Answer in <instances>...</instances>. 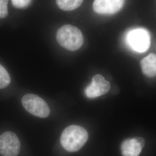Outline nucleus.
Wrapping results in <instances>:
<instances>
[{
	"label": "nucleus",
	"instance_id": "1",
	"mask_svg": "<svg viewBox=\"0 0 156 156\" xmlns=\"http://www.w3.org/2000/svg\"><path fill=\"white\" fill-rule=\"evenodd\" d=\"M88 133L83 127L72 125L62 133L60 143L63 148L69 152L79 151L88 140Z\"/></svg>",
	"mask_w": 156,
	"mask_h": 156
},
{
	"label": "nucleus",
	"instance_id": "2",
	"mask_svg": "<svg viewBox=\"0 0 156 156\" xmlns=\"http://www.w3.org/2000/svg\"><path fill=\"white\" fill-rule=\"evenodd\" d=\"M56 38L62 47L70 51L78 50L83 44V35L80 30L69 24L64 25L58 29Z\"/></svg>",
	"mask_w": 156,
	"mask_h": 156
},
{
	"label": "nucleus",
	"instance_id": "3",
	"mask_svg": "<svg viewBox=\"0 0 156 156\" xmlns=\"http://www.w3.org/2000/svg\"><path fill=\"white\" fill-rule=\"evenodd\" d=\"M126 42L132 50L144 53L150 47L151 35L145 28H134L128 31L126 35Z\"/></svg>",
	"mask_w": 156,
	"mask_h": 156
},
{
	"label": "nucleus",
	"instance_id": "4",
	"mask_svg": "<svg viewBox=\"0 0 156 156\" xmlns=\"http://www.w3.org/2000/svg\"><path fill=\"white\" fill-rule=\"evenodd\" d=\"M23 106L30 113L40 118H46L50 114V109L47 103L39 96L27 94L22 100Z\"/></svg>",
	"mask_w": 156,
	"mask_h": 156
},
{
	"label": "nucleus",
	"instance_id": "5",
	"mask_svg": "<svg viewBox=\"0 0 156 156\" xmlns=\"http://www.w3.org/2000/svg\"><path fill=\"white\" fill-rule=\"evenodd\" d=\"M20 150V142L17 136L11 131L0 135V155L17 156Z\"/></svg>",
	"mask_w": 156,
	"mask_h": 156
},
{
	"label": "nucleus",
	"instance_id": "6",
	"mask_svg": "<svg viewBox=\"0 0 156 156\" xmlns=\"http://www.w3.org/2000/svg\"><path fill=\"white\" fill-rule=\"evenodd\" d=\"M111 89V84L101 75L93 76L91 83L84 90L86 96L89 98H94L105 94Z\"/></svg>",
	"mask_w": 156,
	"mask_h": 156
},
{
	"label": "nucleus",
	"instance_id": "7",
	"mask_svg": "<svg viewBox=\"0 0 156 156\" xmlns=\"http://www.w3.org/2000/svg\"><path fill=\"white\" fill-rule=\"evenodd\" d=\"M125 0H94L93 9L102 15H112L119 11L123 7Z\"/></svg>",
	"mask_w": 156,
	"mask_h": 156
},
{
	"label": "nucleus",
	"instance_id": "8",
	"mask_svg": "<svg viewBox=\"0 0 156 156\" xmlns=\"http://www.w3.org/2000/svg\"><path fill=\"white\" fill-rule=\"evenodd\" d=\"M145 145V140L142 137L127 139L122 144V153L123 156H139Z\"/></svg>",
	"mask_w": 156,
	"mask_h": 156
},
{
	"label": "nucleus",
	"instance_id": "9",
	"mask_svg": "<svg viewBox=\"0 0 156 156\" xmlns=\"http://www.w3.org/2000/svg\"><path fill=\"white\" fill-rule=\"evenodd\" d=\"M142 71L146 76L153 78L156 76V55L151 53L140 62Z\"/></svg>",
	"mask_w": 156,
	"mask_h": 156
},
{
	"label": "nucleus",
	"instance_id": "10",
	"mask_svg": "<svg viewBox=\"0 0 156 156\" xmlns=\"http://www.w3.org/2000/svg\"><path fill=\"white\" fill-rule=\"evenodd\" d=\"M83 0H56L58 6L64 11H73L79 8Z\"/></svg>",
	"mask_w": 156,
	"mask_h": 156
},
{
	"label": "nucleus",
	"instance_id": "11",
	"mask_svg": "<svg viewBox=\"0 0 156 156\" xmlns=\"http://www.w3.org/2000/svg\"><path fill=\"white\" fill-rule=\"evenodd\" d=\"M11 83V77L5 68L0 64V89H4Z\"/></svg>",
	"mask_w": 156,
	"mask_h": 156
},
{
	"label": "nucleus",
	"instance_id": "12",
	"mask_svg": "<svg viewBox=\"0 0 156 156\" xmlns=\"http://www.w3.org/2000/svg\"><path fill=\"white\" fill-rule=\"evenodd\" d=\"M8 0H0V19H4L8 16Z\"/></svg>",
	"mask_w": 156,
	"mask_h": 156
},
{
	"label": "nucleus",
	"instance_id": "13",
	"mask_svg": "<svg viewBox=\"0 0 156 156\" xmlns=\"http://www.w3.org/2000/svg\"><path fill=\"white\" fill-rule=\"evenodd\" d=\"M13 5L17 8H25L30 5L32 0H11Z\"/></svg>",
	"mask_w": 156,
	"mask_h": 156
}]
</instances>
